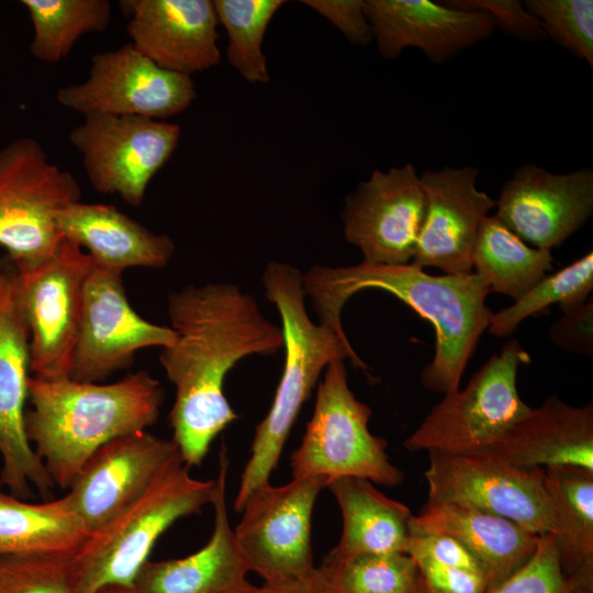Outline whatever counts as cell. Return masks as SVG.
<instances>
[{"label":"cell","mask_w":593,"mask_h":593,"mask_svg":"<svg viewBox=\"0 0 593 593\" xmlns=\"http://www.w3.org/2000/svg\"><path fill=\"white\" fill-rule=\"evenodd\" d=\"M168 315L177 337L163 348L159 361L176 388L172 441L183 462L198 467L214 438L238 417L223 392L227 372L245 357L275 354L284 339L255 298L231 283L170 293Z\"/></svg>","instance_id":"cell-1"},{"label":"cell","mask_w":593,"mask_h":593,"mask_svg":"<svg viewBox=\"0 0 593 593\" xmlns=\"http://www.w3.org/2000/svg\"><path fill=\"white\" fill-rule=\"evenodd\" d=\"M303 289L318 323L345 334L342 311L349 298L366 289L392 293L433 324V360L421 373L424 388L448 394L460 380L493 314L485 304L486 282L474 271L433 276L414 264L361 261L348 267L313 266L303 275Z\"/></svg>","instance_id":"cell-2"},{"label":"cell","mask_w":593,"mask_h":593,"mask_svg":"<svg viewBox=\"0 0 593 593\" xmlns=\"http://www.w3.org/2000/svg\"><path fill=\"white\" fill-rule=\"evenodd\" d=\"M27 400V439L54 484L69 489L102 445L156 423L164 390L144 370L107 384L30 376Z\"/></svg>","instance_id":"cell-3"},{"label":"cell","mask_w":593,"mask_h":593,"mask_svg":"<svg viewBox=\"0 0 593 593\" xmlns=\"http://www.w3.org/2000/svg\"><path fill=\"white\" fill-rule=\"evenodd\" d=\"M261 281L266 296L281 317L286 356L273 402L256 427L251 454L234 502L237 512L255 490L270 483L290 430L323 369L349 359L370 378L368 366L355 353L346 334L311 320L305 309L303 275L298 268L270 261Z\"/></svg>","instance_id":"cell-4"},{"label":"cell","mask_w":593,"mask_h":593,"mask_svg":"<svg viewBox=\"0 0 593 593\" xmlns=\"http://www.w3.org/2000/svg\"><path fill=\"white\" fill-rule=\"evenodd\" d=\"M215 480L192 478L176 457L150 486L75 552L79 593L108 586L133 588L157 539L179 518L211 503Z\"/></svg>","instance_id":"cell-5"},{"label":"cell","mask_w":593,"mask_h":593,"mask_svg":"<svg viewBox=\"0 0 593 593\" xmlns=\"http://www.w3.org/2000/svg\"><path fill=\"white\" fill-rule=\"evenodd\" d=\"M372 410L357 400L347 381L344 360L327 366L318 384L313 415L302 443L291 455L293 478H363L395 486L403 472L387 452L388 443L368 427Z\"/></svg>","instance_id":"cell-6"},{"label":"cell","mask_w":593,"mask_h":593,"mask_svg":"<svg viewBox=\"0 0 593 593\" xmlns=\"http://www.w3.org/2000/svg\"><path fill=\"white\" fill-rule=\"evenodd\" d=\"M80 198L76 178L36 139L20 136L0 149V246L19 271L53 253L61 237L56 215Z\"/></svg>","instance_id":"cell-7"},{"label":"cell","mask_w":593,"mask_h":593,"mask_svg":"<svg viewBox=\"0 0 593 593\" xmlns=\"http://www.w3.org/2000/svg\"><path fill=\"white\" fill-rule=\"evenodd\" d=\"M530 357L516 339L492 355L465 389L445 394L404 440L410 451L473 452L480 450L529 411L519 396L518 368Z\"/></svg>","instance_id":"cell-8"},{"label":"cell","mask_w":593,"mask_h":593,"mask_svg":"<svg viewBox=\"0 0 593 593\" xmlns=\"http://www.w3.org/2000/svg\"><path fill=\"white\" fill-rule=\"evenodd\" d=\"M93 265L88 253L61 236L53 253L37 267L26 271L16 269L33 377H69L85 286Z\"/></svg>","instance_id":"cell-9"},{"label":"cell","mask_w":593,"mask_h":593,"mask_svg":"<svg viewBox=\"0 0 593 593\" xmlns=\"http://www.w3.org/2000/svg\"><path fill=\"white\" fill-rule=\"evenodd\" d=\"M69 133L90 184L142 205L154 176L174 154L181 127L146 116L89 113Z\"/></svg>","instance_id":"cell-10"},{"label":"cell","mask_w":593,"mask_h":593,"mask_svg":"<svg viewBox=\"0 0 593 593\" xmlns=\"http://www.w3.org/2000/svg\"><path fill=\"white\" fill-rule=\"evenodd\" d=\"M544 468H521L481 452H428L427 500L460 503L540 536L552 530Z\"/></svg>","instance_id":"cell-11"},{"label":"cell","mask_w":593,"mask_h":593,"mask_svg":"<svg viewBox=\"0 0 593 593\" xmlns=\"http://www.w3.org/2000/svg\"><path fill=\"white\" fill-rule=\"evenodd\" d=\"M322 477L293 478L281 486L255 490L245 501L234 529L237 544L264 584L301 580L315 569L311 547V518Z\"/></svg>","instance_id":"cell-12"},{"label":"cell","mask_w":593,"mask_h":593,"mask_svg":"<svg viewBox=\"0 0 593 593\" xmlns=\"http://www.w3.org/2000/svg\"><path fill=\"white\" fill-rule=\"evenodd\" d=\"M29 372L30 336L19 272L5 255L0 259V482L21 499L32 495L31 486L49 495L54 485L25 433Z\"/></svg>","instance_id":"cell-13"},{"label":"cell","mask_w":593,"mask_h":593,"mask_svg":"<svg viewBox=\"0 0 593 593\" xmlns=\"http://www.w3.org/2000/svg\"><path fill=\"white\" fill-rule=\"evenodd\" d=\"M197 98L190 76L166 70L131 43L90 57L87 79L59 88L56 101L79 112L136 115L165 121Z\"/></svg>","instance_id":"cell-14"},{"label":"cell","mask_w":593,"mask_h":593,"mask_svg":"<svg viewBox=\"0 0 593 593\" xmlns=\"http://www.w3.org/2000/svg\"><path fill=\"white\" fill-rule=\"evenodd\" d=\"M176 337L171 327L150 323L133 310L121 271L94 264L85 286L69 378L100 383L130 367L138 350L167 347Z\"/></svg>","instance_id":"cell-15"},{"label":"cell","mask_w":593,"mask_h":593,"mask_svg":"<svg viewBox=\"0 0 593 593\" xmlns=\"http://www.w3.org/2000/svg\"><path fill=\"white\" fill-rule=\"evenodd\" d=\"M426 199L414 165L374 170L346 195L344 236L379 265L410 264L415 255Z\"/></svg>","instance_id":"cell-16"},{"label":"cell","mask_w":593,"mask_h":593,"mask_svg":"<svg viewBox=\"0 0 593 593\" xmlns=\"http://www.w3.org/2000/svg\"><path fill=\"white\" fill-rule=\"evenodd\" d=\"M171 440L146 430L116 437L96 450L66 494L89 535L136 501L178 457Z\"/></svg>","instance_id":"cell-17"},{"label":"cell","mask_w":593,"mask_h":593,"mask_svg":"<svg viewBox=\"0 0 593 593\" xmlns=\"http://www.w3.org/2000/svg\"><path fill=\"white\" fill-rule=\"evenodd\" d=\"M593 214V171L553 174L522 165L500 191L493 215L534 248L551 250Z\"/></svg>","instance_id":"cell-18"},{"label":"cell","mask_w":593,"mask_h":593,"mask_svg":"<svg viewBox=\"0 0 593 593\" xmlns=\"http://www.w3.org/2000/svg\"><path fill=\"white\" fill-rule=\"evenodd\" d=\"M475 167L427 170L419 176L426 211L416 251L411 261L445 273L472 271L479 232L496 201L477 188Z\"/></svg>","instance_id":"cell-19"},{"label":"cell","mask_w":593,"mask_h":593,"mask_svg":"<svg viewBox=\"0 0 593 593\" xmlns=\"http://www.w3.org/2000/svg\"><path fill=\"white\" fill-rule=\"evenodd\" d=\"M132 45L157 66L190 76L220 64L211 0H123Z\"/></svg>","instance_id":"cell-20"},{"label":"cell","mask_w":593,"mask_h":593,"mask_svg":"<svg viewBox=\"0 0 593 593\" xmlns=\"http://www.w3.org/2000/svg\"><path fill=\"white\" fill-rule=\"evenodd\" d=\"M365 12L385 59L417 47L434 63L488 38L495 30L484 11H468L429 0H365Z\"/></svg>","instance_id":"cell-21"},{"label":"cell","mask_w":593,"mask_h":593,"mask_svg":"<svg viewBox=\"0 0 593 593\" xmlns=\"http://www.w3.org/2000/svg\"><path fill=\"white\" fill-rule=\"evenodd\" d=\"M228 457L222 445L211 504L214 528L198 551L179 559L147 560L133 588L138 593H259L247 574L250 568L231 527L226 506Z\"/></svg>","instance_id":"cell-22"},{"label":"cell","mask_w":593,"mask_h":593,"mask_svg":"<svg viewBox=\"0 0 593 593\" xmlns=\"http://www.w3.org/2000/svg\"><path fill=\"white\" fill-rule=\"evenodd\" d=\"M481 452L521 468L575 466L593 471V404L549 396Z\"/></svg>","instance_id":"cell-23"},{"label":"cell","mask_w":593,"mask_h":593,"mask_svg":"<svg viewBox=\"0 0 593 593\" xmlns=\"http://www.w3.org/2000/svg\"><path fill=\"white\" fill-rule=\"evenodd\" d=\"M410 534L456 539L478 560L489 589L527 562L539 537L506 518L456 502L429 500L411 517Z\"/></svg>","instance_id":"cell-24"},{"label":"cell","mask_w":593,"mask_h":593,"mask_svg":"<svg viewBox=\"0 0 593 593\" xmlns=\"http://www.w3.org/2000/svg\"><path fill=\"white\" fill-rule=\"evenodd\" d=\"M56 225L96 265L121 272L131 267L164 268L175 254L169 236L149 231L110 204L69 203L57 213Z\"/></svg>","instance_id":"cell-25"},{"label":"cell","mask_w":593,"mask_h":593,"mask_svg":"<svg viewBox=\"0 0 593 593\" xmlns=\"http://www.w3.org/2000/svg\"><path fill=\"white\" fill-rule=\"evenodd\" d=\"M327 486L343 516L342 536L329 556L346 559L368 553H406L413 516L409 506L388 497L363 478L342 477Z\"/></svg>","instance_id":"cell-26"},{"label":"cell","mask_w":593,"mask_h":593,"mask_svg":"<svg viewBox=\"0 0 593 593\" xmlns=\"http://www.w3.org/2000/svg\"><path fill=\"white\" fill-rule=\"evenodd\" d=\"M559 563L575 593H593V471L544 468Z\"/></svg>","instance_id":"cell-27"},{"label":"cell","mask_w":593,"mask_h":593,"mask_svg":"<svg viewBox=\"0 0 593 593\" xmlns=\"http://www.w3.org/2000/svg\"><path fill=\"white\" fill-rule=\"evenodd\" d=\"M88 536L67 495L30 503L0 492V555L75 552Z\"/></svg>","instance_id":"cell-28"},{"label":"cell","mask_w":593,"mask_h":593,"mask_svg":"<svg viewBox=\"0 0 593 593\" xmlns=\"http://www.w3.org/2000/svg\"><path fill=\"white\" fill-rule=\"evenodd\" d=\"M552 262L551 250L527 245L494 216L484 220L472 253V271L490 292L514 302L552 271Z\"/></svg>","instance_id":"cell-29"},{"label":"cell","mask_w":593,"mask_h":593,"mask_svg":"<svg viewBox=\"0 0 593 593\" xmlns=\"http://www.w3.org/2000/svg\"><path fill=\"white\" fill-rule=\"evenodd\" d=\"M33 25L32 56L55 64L66 58L85 34L101 33L112 20L108 0H22Z\"/></svg>","instance_id":"cell-30"},{"label":"cell","mask_w":593,"mask_h":593,"mask_svg":"<svg viewBox=\"0 0 593 593\" xmlns=\"http://www.w3.org/2000/svg\"><path fill=\"white\" fill-rule=\"evenodd\" d=\"M593 289V253L590 251L562 269L546 275L511 306L493 313L488 331L505 337L516 331L527 317L548 312L555 303L561 311L586 302Z\"/></svg>","instance_id":"cell-31"},{"label":"cell","mask_w":593,"mask_h":593,"mask_svg":"<svg viewBox=\"0 0 593 593\" xmlns=\"http://www.w3.org/2000/svg\"><path fill=\"white\" fill-rule=\"evenodd\" d=\"M282 0H215L219 23L228 36L227 60L250 83L270 80L262 42Z\"/></svg>","instance_id":"cell-32"},{"label":"cell","mask_w":593,"mask_h":593,"mask_svg":"<svg viewBox=\"0 0 593 593\" xmlns=\"http://www.w3.org/2000/svg\"><path fill=\"white\" fill-rule=\"evenodd\" d=\"M343 593H415L421 574L404 552L368 553L346 559L327 555L321 563Z\"/></svg>","instance_id":"cell-33"},{"label":"cell","mask_w":593,"mask_h":593,"mask_svg":"<svg viewBox=\"0 0 593 593\" xmlns=\"http://www.w3.org/2000/svg\"><path fill=\"white\" fill-rule=\"evenodd\" d=\"M75 552L0 555V593H79Z\"/></svg>","instance_id":"cell-34"},{"label":"cell","mask_w":593,"mask_h":593,"mask_svg":"<svg viewBox=\"0 0 593 593\" xmlns=\"http://www.w3.org/2000/svg\"><path fill=\"white\" fill-rule=\"evenodd\" d=\"M523 4L547 37L593 67L592 0H528Z\"/></svg>","instance_id":"cell-35"},{"label":"cell","mask_w":593,"mask_h":593,"mask_svg":"<svg viewBox=\"0 0 593 593\" xmlns=\"http://www.w3.org/2000/svg\"><path fill=\"white\" fill-rule=\"evenodd\" d=\"M486 593H575L559 563L551 534L538 537L533 556Z\"/></svg>","instance_id":"cell-36"},{"label":"cell","mask_w":593,"mask_h":593,"mask_svg":"<svg viewBox=\"0 0 593 593\" xmlns=\"http://www.w3.org/2000/svg\"><path fill=\"white\" fill-rule=\"evenodd\" d=\"M445 4L468 11H484L495 27L523 41H542L547 38L540 22L516 0H452Z\"/></svg>","instance_id":"cell-37"},{"label":"cell","mask_w":593,"mask_h":593,"mask_svg":"<svg viewBox=\"0 0 593 593\" xmlns=\"http://www.w3.org/2000/svg\"><path fill=\"white\" fill-rule=\"evenodd\" d=\"M406 553L416 564L432 563L462 568L484 574L478 560L456 539L446 535L429 534L411 536Z\"/></svg>","instance_id":"cell-38"},{"label":"cell","mask_w":593,"mask_h":593,"mask_svg":"<svg viewBox=\"0 0 593 593\" xmlns=\"http://www.w3.org/2000/svg\"><path fill=\"white\" fill-rule=\"evenodd\" d=\"M302 3L328 20L350 43L367 45L373 40L365 0H305Z\"/></svg>","instance_id":"cell-39"},{"label":"cell","mask_w":593,"mask_h":593,"mask_svg":"<svg viewBox=\"0 0 593 593\" xmlns=\"http://www.w3.org/2000/svg\"><path fill=\"white\" fill-rule=\"evenodd\" d=\"M549 328L551 340L561 349L593 356V301L562 311Z\"/></svg>","instance_id":"cell-40"},{"label":"cell","mask_w":593,"mask_h":593,"mask_svg":"<svg viewBox=\"0 0 593 593\" xmlns=\"http://www.w3.org/2000/svg\"><path fill=\"white\" fill-rule=\"evenodd\" d=\"M416 566L435 593H486L489 589L485 575L478 571L432 563Z\"/></svg>","instance_id":"cell-41"},{"label":"cell","mask_w":593,"mask_h":593,"mask_svg":"<svg viewBox=\"0 0 593 593\" xmlns=\"http://www.w3.org/2000/svg\"><path fill=\"white\" fill-rule=\"evenodd\" d=\"M259 593H343L331 572L322 564L306 578L295 581L262 584Z\"/></svg>","instance_id":"cell-42"},{"label":"cell","mask_w":593,"mask_h":593,"mask_svg":"<svg viewBox=\"0 0 593 593\" xmlns=\"http://www.w3.org/2000/svg\"><path fill=\"white\" fill-rule=\"evenodd\" d=\"M98 593H138V592L134 588L108 586L100 590Z\"/></svg>","instance_id":"cell-43"},{"label":"cell","mask_w":593,"mask_h":593,"mask_svg":"<svg viewBox=\"0 0 593 593\" xmlns=\"http://www.w3.org/2000/svg\"><path fill=\"white\" fill-rule=\"evenodd\" d=\"M415 593H435V592L425 583V581L421 577Z\"/></svg>","instance_id":"cell-44"},{"label":"cell","mask_w":593,"mask_h":593,"mask_svg":"<svg viewBox=\"0 0 593 593\" xmlns=\"http://www.w3.org/2000/svg\"><path fill=\"white\" fill-rule=\"evenodd\" d=\"M0 486H1V482H0Z\"/></svg>","instance_id":"cell-45"}]
</instances>
